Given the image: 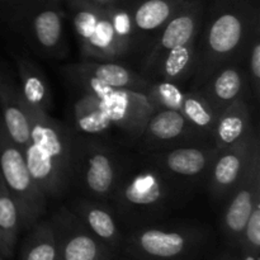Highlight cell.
<instances>
[{"mask_svg": "<svg viewBox=\"0 0 260 260\" xmlns=\"http://www.w3.org/2000/svg\"><path fill=\"white\" fill-rule=\"evenodd\" d=\"M0 260H4V258H3V256H2V255H0Z\"/></svg>", "mask_w": 260, "mask_h": 260, "instance_id": "e575fe53", "label": "cell"}, {"mask_svg": "<svg viewBox=\"0 0 260 260\" xmlns=\"http://www.w3.org/2000/svg\"><path fill=\"white\" fill-rule=\"evenodd\" d=\"M217 152L218 150L212 142H207L177 146L145 155L178 182H197L207 178Z\"/></svg>", "mask_w": 260, "mask_h": 260, "instance_id": "5bb4252c", "label": "cell"}, {"mask_svg": "<svg viewBox=\"0 0 260 260\" xmlns=\"http://www.w3.org/2000/svg\"><path fill=\"white\" fill-rule=\"evenodd\" d=\"M102 99L114 131L122 132L131 139H139L147 119L155 111L145 91L116 89Z\"/></svg>", "mask_w": 260, "mask_h": 260, "instance_id": "9a60e30c", "label": "cell"}, {"mask_svg": "<svg viewBox=\"0 0 260 260\" xmlns=\"http://www.w3.org/2000/svg\"><path fill=\"white\" fill-rule=\"evenodd\" d=\"M259 28L254 30L253 36H251L250 43L248 46V51H246L245 60L248 61V68H246V73L249 76V83H250L253 93L255 98H259V90H260V33Z\"/></svg>", "mask_w": 260, "mask_h": 260, "instance_id": "f546056e", "label": "cell"}, {"mask_svg": "<svg viewBox=\"0 0 260 260\" xmlns=\"http://www.w3.org/2000/svg\"><path fill=\"white\" fill-rule=\"evenodd\" d=\"M22 230L19 210L0 175V255L12 259Z\"/></svg>", "mask_w": 260, "mask_h": 260, "instance_id": "d4e9b609", "label": "cell"}, {"mask_svg": "<svg viewBox=\"0 0 260 260\" xmlns=\"http://www.w3.org/2000/svg\"><path fill=\"white\" fill-rule=\"evenodd\" d=\"M228 198L222 216V233L230 249L236 250L244 228L260 201V146L253 152L245 174Z\"/></svg>", "mask_w": 260, "mask_h": 260, "instance_id": "7c38bea8", "label": "cell"}, {"mask_svg": "<svg viewBox=\"0 0 260 260\" xmlns=\"http://www.w3.org/2000/svg\"><path fill=\"white\" fill-rule=\"evenodd\" d=\"M48 220L55 236L58 260H113L116 256L69 207H58Z\"/></svg>", "mask_w": 260, "mask_h": 260, "instance_id": "9c48e42d", "label": "cell"}, {"mask_svg": "<svg viewBox=\"0 0 260 260\" xmlns=\"http://www.w3.org/2000/svg\"><path fill=\"white\" fill-rule=\"evenodd\" d=\"M145 94L155 109H172L180 112L185 91H183L178 84L157 80L150 81Z\"/></svg>", "mask_w": 260, "mask_h": 260, "instance_id": "83f0119b", "label": "cell"}, {"mask_svg": "<svg viewBox=\"0 0 260 260\" xmlns=\"http://www.w3.org/2000/svg\"><path fill=\"white\" fill-rule=\"evenodd\" d=\"M76 66L113 89L145 91L150 85L147 79L117 61L83 60Z\"/></svg>", "mask_w": 260, "mask_h": 260, "instance_id": "cb8c5ba5", "label": "cell"}, {"mask_svg": "<svg viewBox=\"0 0 260 260\" xmlns=\"http://www.w3.org/2000/svg\"><path fill=\"white\" fill-rule=\"evenodd\" d=\"M69 208L116 255L121 251L124 235L119 229L118 220L113 210L104 205L103 201L78 198Z\"/></svg>", "mask_w": 260, "mask_h": 260, "instance_id": "e0dca14e", "label": "cell"}, {"mask_svg": "<svg viewBox=\"0 0 260 260\" xmlns=\"http://www.w3.org/2000/svg\"><path fill=\"white\" fill-rule=\"evenodd\" d=\"M238 253L243 260H259L260 254V201L255 205L238 245Z\"/></svg>", "mask_w": 260, "mask_h": 260, "instance_id": "f1b7e54d", "label": "cell"}, {"mask_svg": "<svg viewBox=\"0 0 260 260\" xmlns=\"http://www.w3.org/2000/svg\"><path fill=\"white\" fill-rule=\"evenodd\" d=\"M197 40L168 51L150 74L149 81H170L180 85L188 78H192L196 63Z\"/></svg>", "mask_w": 260, "mask_h": 260, "instance_id": "603a6c76", "label": "cell"}, {"mask_svg": "<svg viewBox=\"0 0 260 260\" xmlns=\"http://www.w3.org/2000/svg\"><path fill=\"white\" fill-rule=\"evenodd\" d=\"M178 180L145 155V159L124 164L112 197L114 215L127 225H147L161 217L177 198Z\"/></svg>", "mask_w": 260, "mask_h": 260, "instance_id": "3957f363", "label": "cell"}, {"mask_svg": "<svg viewBox=\"0 0 260 260\" xmlns=\"http://www.w3.org/2000/svg\"><path fill=\"white\" fill-rule=\"evenodd\" d=\"M137 141L140 150L150 154L184 145L207 144L208 139L201 135L180 112L155 109Z\"/></svg>", "mask_w": 260, "mask_h": 260, "instance_id": "8fae6325", "label": "cell"}, {"mask_svg": "<svg viewBox=\"0 0 260 260\" xmlns=\"http://www.w3.org/2000/svg\"><path fill=\"white\" fill-rule=\"evenodd\" d=\"M35 0H0V8L4 10L5 13H9L12 10L18 9V8L23 7V5L28 4Z\"/></svg>", "mask_w": 260, "mask_h": 260, "instance_id": "4dcf8cb0", "label": "cell"}, {"mask_svg": "<svg viewBox=\"0 0 260 260\" xmlns=\"http://www.w3.org/2000/svg\"><path fill=\"white\" fill-rule=\"evenodd\" d=\"M259 18L254 0H215L198 35L190 90L200 88L223 66L241 65L251 36L260 27Z\"/></svg>", "mask_w": 260, "mask_h": 260, "instance_id": "6da1fadb", "label": "cell"}, {"mask_svg": "<svg viewBox=\"0 0 260 260\" xmlns=\"http://www.w3.org/2000/svg\"><path fill=\"white\" fill-rule=\"evenodd\" d=\"M180 113L201 135L212 141V132L220 113L206 101L200 91H185Z\"/></svg>", "mask_w": 260, "mask_h": 260, "instance_id": "4316f807", "label": "cell"}, {"mask_svg": "<svg viewBox=\"0 0 260 260\" xmlns=\"http://www.w3.org/2000/svg\"><path fill=\"white\" fill-rule=\"evenodd\" d=\"M249 85L246 69L240 63H230L216 71L196 90L220 113L233 102L245 98Z\"/></svg>", "mask_w": 260, "mask_h": 260, "instance_id": "ac0fdd59", "label": "cell"}, {"mask_svg": "<svg viewBox=\"0 0 260 260\" xmlns=\"http://www.w3.org/2000/svg\"><path fill=\"white\" fill-rule=\"evenodd\" d=\"M253 131L251 113L245 98L238 99L220 112L212 132V144L217 150L228 147Z\"/></svg>", "mask_w": 260, "mask_h": 260, "instance_id": "ffe728a7", "label": "cell"}, {"mask_svg": "<svg viewBox=\"0 0 260 260\" xmlns=\"http://www.w3.org/2000/svg\"><path fill=\"white\" fill-rule=\"evenodd\" d=\"M7 18L41 53L51 57L65 53V13L58 4L35 0L7 13Z\"/></svg>", "mask_w": 260, "mask_h": 260, "instance_id": "ba28073f", "label": "cell"}, {"mask_svg": "<svg viewBox=\"0 0 260 260\" xmlns=\"http://www.w3.org/2000/svg\"><path fill=\"white\" fill-rule=\"evenodd\" d=\"M0 175L19 210L22 230L28 231L47 210V197L30 175L22 150L10 140L0 119Z\"/></svg>", "mask_w": 260, "mask_h": 260, "instance_id": "52a82bcc", "label": "cell"}, {"mask_svg": "<svg viewBox=\"0 0 260 260\" xmlns=\"http://www.w3.org/2000/svg\"><path fill=\"white\" fill-rule=\"evenodd\" d=\"M28 111L30 134L22 151L25 162L47 200L60 198L73 183L74 134L50 113L29 107Z\"/></svg>", "mask_w": 260, "mask_h": 260, "instance_id": "7a4b0ae2", "label": "cell"}, {"mask_svg": "<svg viewBox=\"0 0 260 260\" xmlns=\"http://www.w3.org/2000/svg\"><path fill=\"white\" fill-rule=\"evenodd\" d=\"M40 2H47V3H55V4H58L61 2H70V0H40Z\"/></svg>", "mask_w": 260, "mask_h": 260, "instance_id": "836d02e7", "label": "cell"}, {"mask_svg": "<svg viewBox=\"0 0 260 260\" xmlns=\"http://www.w3.org/2000/svg\"><path fill=\"white\" fill-rule=\"evenodd\" d=\"M256 147L259 137L253 129L235 144L218 150L207 175L208 190L216 201L228 200L245 174Z\"/></svg>", "mask_w": 260, "mask_h": 260, "instance_id": "4fadbf2b", "label": "cell"}, {"mask_svg": "<svg viewBox=\"0 0 260 260\" xmlns=\"http://www.w3.org/2000/svg\"><path fill=\"white\" fill-rule=\"evenodd\" d=\"M216 260H243V259L240 258L238 251L234 250V249H229V250H226L225 253L221 254V255Z\"/></svg>", "mask_w": 260, "mask_h": 260, "instance_id": "1f68e13d", "label": "cell"}, {"mask_svg": "<svg viewBox=\"0 0 260 260\" xmlns=\"http://www.w3.org/2000/svg\"><path fill=\"white\" fill-rule=\"evenodd\" d=\"M75 132L81 136H103L114 131L103 99L91 94H81L73 107Z\"/></svg>", "mask_w": 260, "mask_h": 260, "instance_id": "7402d4cb", "label": "cell"}, {"mask_svg": "<svg viewBox=\"0 0 260 260\" xmlns=\"http://www.w3.org/2000/svg\"><path fill=\"white\" fill-rule=\"evenodd\" d=\"M123 167L116 150L108 145L74 135L73 183L79 184L88 198L111 201Z\"/></svg>", "mask_w": 260, "mask_h": 260, "instance_id": "5b68a950", "label": "cell"}, {"mask_svg": "<svg viewBox=\"0 0 260 260\" xmlns=\"http://www.w3.org/2000/svg\"><path fill=\"white\" fill-rule=\"evenodd\" d=\"M189 0H136L131 3L132 22L139 37L157 33Z\"/></svg>", "mask_w": 260, "mask_h": 260, "instance_id": "44dd1931", "label": "cell"}, {"mask_svg": "<svg viewBox=\"0 0 260 260\" xmlns=\"http://www.w3.org/2000/svg\"><path fill=\"white\" fill-rule=\"evenodd\" d=\"M19 260H58L50 220L41 218L28 230L20 249Z\"/></svg>", "mask_w": 260, "mask_h": 260, "instance_id": "484cf974", "label": "cell"}, {"mask_svg": "<svg viewBox=\"0 0 260 260\" xmlns=\"http://www.w3.org/2000/svg\"><path fill=\"white\" fill-rule=\"evenodd\" d=\"M68 4L83 60L117 61L132 52L114 30L106 5L86 0H70Z\"/></svg>", "mask_w": 260, "mask_h": 260, "instance_id": "8992f818", "label": "cell"}, {"mask_svg": "<svg viewBox=\"0 0 260 260\" xmlns=\"http://www.w3.org/2000/svg\"><path fill=\"white\" fill-rule=\"evenodd\" d=\"M0 119L8 136L23 151L30 134L28 107L9 71L0 68Z\"/></svg>", "mask_w": 260, "mask_h": 260, "instance_id": "2e32d148", "label": "cell"}, {"mask_svg": "<svg viewBox=\"0 0 260 260\" xmlns=\"http://www.w3.org/2000/svg\"><path fill=\"white\" fill-rule=\"evenodd\" d=\"M86 2L95 5H108V4H112V3L117 2V0H86Z\"/></svg>", "mask_w": 260, "mask_h": 260, "instance_id": "d6a6232c", "label": "cell"}, {"mask_svg": "<svg viewBox=\"0 0 260 260\" xmlns=\"http://www.w3.org/2000/svg\"><path fill=\"white\" fill-rule=\"evenodd\" d=\"M205 14L206 5L203 0H189L165 23L150 45L149 52L144 58L141 75L145 79L149 80L150 74L168 51L197 40Z\"/></svg>", "mask_w": 260, "mask_h": 260, "instance_id": "30bf717a", "label": "cell"}, {"mask_svg": "<svg viewBox=\"0 0 260 260\" xmlns=\"http://www.w3.org/2000/svg\"><path fill=\"white\" fill-rule=\"evenodd\" d=\"M205 230L193 225H142L123 238L128 260H194L206 243Z\"/></svg>", "mask_w": 260, "mask_h": 260, "instance_id": "277c9868", "label": "cell"}, {"mask_svg": "<svg viewBox=\"0 0 260 260\" xmlns=\"http://www.w3.org/2000/svg\"><path fill=\"white\" fill-rule=\"evenodd\" d=\"M19 89L25 104L35 111L50 113L52 108V94L50 84L40 66L24 55H14Z\"/></svg>", "mask_w": 260, "mask_h": 260, "instance_id": "d6986e66", "label": "cell"}]
</instances>
